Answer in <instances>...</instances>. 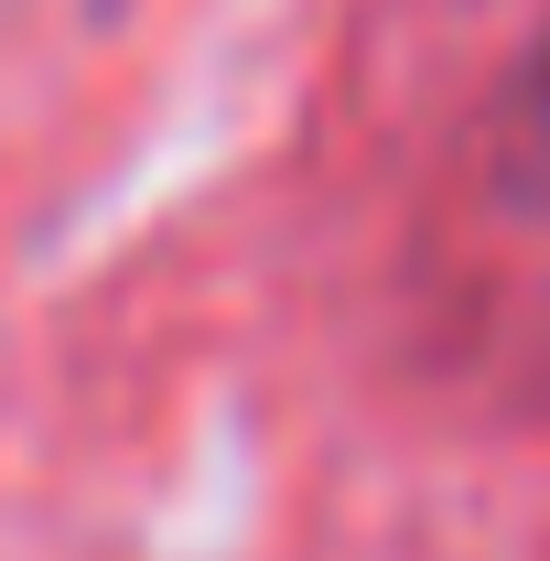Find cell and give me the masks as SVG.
I'll use <instances>...</instances> for the list:
<instances>
[{"label": "cell", "mask_w": 550, "mask_h": 561, "mask_svg": "<svg viewBox=\"0 0 550 561\" xmlns=\"http://www.w3.org/2000/svg\"><path fill=\"white\" fill-rule=\"evenodd\" d=\"M496 184H507V206L550 216V22H540V44L518 55L507 98H496Z\"/></svg>", "instance_id": "obj_1"}]
</instances>
